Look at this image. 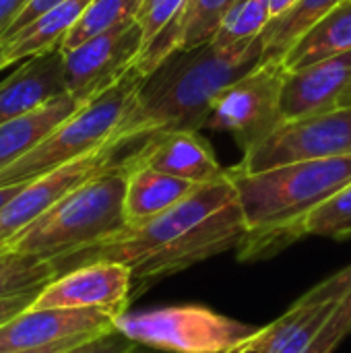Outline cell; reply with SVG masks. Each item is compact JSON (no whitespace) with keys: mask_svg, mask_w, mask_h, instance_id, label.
Wrapping results in <instances>:
<instances>
[{"mask_svg":"<svg viewBox=\"0 0 351 353\" xmlns=\"http://www.w3.org/2000/svg\"><path fill=\"white\" fill-rule=\"evenodd\" d=\"M350 85L351 52L288 72L281 91V114L285 122H292L339 108V99Z\"/></svg>","mask_w":351,"mask_h":353,"instance_id":"14","label":"cell"},{"mask_svg":"<svg viewBox=\"0 0 351 353\" xmlns=\"http://www.w3.org/2000/svg\"><path fill=\"white\" fill-rule=\"evenodd\" d=\"M122 161L128 168L147 165L194 184H209L228 176V170L221 168L199 130H174L151 137Z\"/></svg>","mask_w":351,"mask_h":353,"instance_id":"13","label":"cell"},{"mask_svg":"<svg viewBox=\"0 0 351 353\" xmlns=\"http://www.w3.org/2000/svg\"><path fill=\"white\" fill-rule=\"evenodd\" d=\"M285 74L281 58L263 60L254 70L221 91L207 116L205 128L232 134L242 155L252 151L285 124L281 114Z\"/></svg>","mask_w":351,"mask_h":353,"instance_id":"7","label":"cell"},{"mask_svg":"<svg viewBox=\"0 0 351 353\" xmlns=\"http://www.w3.org/2000/svg\"><path fill=\"white\" fill-rule=\"evenodd\" d=\"M259 337L252 339V341H248V343H244L242 347H238V350H234V352L230 353H261V350H259Z\"/></svg>","mask_w":351,"mask_h":353,"instance_id":"35","label":"cell"},{"mask_svg":"<svg viewBox=\"0 0 351 353\" xmlns=\"http://www.w3.org/2000/svg\"><path fill=\"white\" fill-rule=\"evenodd\" d=\"M143 29L137 21L95 35L72 50H62L64 83L81 105L114 87L141 58Z\"/></svg>","mask_w":351,"mask_h":353,"instance_id":"9","label":"cell"},{"mask_svg":"<svg viewBox=\"0 0 351 353\" xmlns=\"http://www.w3.org/2000/svg\"><path fill=\"white\" fill-rule=\"evenodd\" d=\"M351 155V105L281 124L267 141L242 155V172H261L275 165Z\"/></svg>","mask_w":351,"mask_h":353,"instance_id":"8","label":"cell"},{"mask_svg":"<svg viewBox=\"0 0 351 353\" xmlns=\"http://www.w3.org/2000/svg\"><path fill=\"white\" fill-rule=\"evenodd\" d=\"M306 236L351 240V184L310 213L304 223Z\"/></svg>","mask_w":351,"mask_h":353,"instance_id":"26","label":"cell"},{"mask_svg":"<svg viewBox=\"0 0 351 353\" xmlns=\"http://www.w3.org/2000/svg\"><path fill=\"white\" fill-rule=\"evenodd\" d=\"M345 0H298L285 14L269 21L263 31V60L283 58V54L323 17Z\"/></svg>","mask_w":351,"mask_h":353,"instance_id":"22","label":"cell"},{"mask_svg":"<svg viewBox=\"0 0 351 353\" xmlns=\"http://www.w3.org/2000/svg\"><path fill=\"white\" fill-rule=\"evenodd\" d=\"M197 186L199 184L194 182L157 172L147 165L128 168L124 194L126 225H139L170 211L180 201H184Z\"/></svg>","mask_w":351,"mask_h":353,"instance_id":"17","label":"cell"},{"mask_svg":"<svg viewBox=\"0 0 351 353\" xmlns=\"http://www.w3.org/2000/svg\"><path fill=\"white\" fill-rule=\"evenodd\" d=\"M271 21L267 0H238L223 17L211 43L219 50H232L259 39Z\"/></svg>","mask_w":351,"mask_h":353,"instance_id":"24","label":"cell"},{"mask_svg":"<svg viewBox=\"0 0 351 353\" xmlns=\"http://www.w3.org/2000/svg\"><path fill=\"white\" fill-rule=\"evenodd\" d=\"M52 279H56L52 261H41L37 256L0 248V298L39 292Z\"/></svg>","mask_w":351,"mask_h":353,"instance_id":"25","label":"cell"},{"mask_svg":"<svg viewBox=\"0 0 351 353\" xmlns=\"http://www.w3.org/2000/svg\"><path fill=\"white\" fill-rule=\"evenodd\" d=\"M21 188H23V184H14V186H4V188H0V211H2V207H4Z\"/></svg>","mask_w":351,"mask_h":353,"instance_id":"34","label":"cell"},{"mask_svg":"<svg viewBox=\"0 0 351 353\" xmlns=\"http://www.w3.org/2000/svg\"><path fill=\"white\" fill-rule=\"evenodd\" d=\"M343 105H351V85L345 89V93L339 99V108H343Z\"/></svg>","mask_w":351,"mask_h":353,"instance_id":"37","label":"cell"},{"mask_svg":"<svg viewBox=\"0 0 351 353\" xmlns=\"http://www.w3.org/2000/svg\"><path fill=\"white\" fill-rule=\"evenodd\" d=\"M126 180L124 161L103 170L17 232L2 248L56 261L108 240L126 228Z\"/></svg>","mask_w":351,"mask_h":353,"instance_id":"4","label":"cell"},{"mask_svg":"<svg viewBox=\"0 0 351 353\" xmlns=\"http://www.w3.org/2000/svg\"><path fill=\"white\" fill-rule=\"evenodd\" d=\"M124 157L126 153L122 147L108 145L56 170H50L33 178L31 182H25L23 188L0 211V248L17 232H21L25 225L43 215L50 207H54L74 188L95 178L103 170L120 163Z\"/></svg>","mask_w":351,"mask_h":353,"instance_id":"10","label":"cell"},{"mask_svg":"<svg viewBox=\"0 0 351 353\" xmlns=\"http://www.w3.org/2000/svg\"><path fill=\"white\" fill-rule=\"evenodd\" d=\"M267 2H269L271 21L277 19V17H281V14H285L288 10H292L298 4V0H267Z\"/></svg>","mask_w":351,"mask_h":353,"instance_id":"33","label":"cell"},{"mask_svg":"<svg viewBox=\"0 0 351 353\" xmlns=\"http://www.w3.org/2000/svg\"><path fill=\"white\" fill-rule=\"evenodd\" d=\"M246 223L238 192L223 180L199 184L170 211L126 225L108 240L52 261L56 277L95 261L122 263L132 273V300L166 277L182 273L211 256L240 248Z\"/></svg>","mask_w":351,"mask_h":353,"instance_id":"1","label":"cell"},{"mask_svg":"<svg viewBox=\"0 0 351 353\" xmlns=\"http://www.w3.org/2000/svg\"><path fill=\"white\" fill-rule=\"evenodd\" d=\"M101 335V333H99ZM95 337V335H91ZM91 337H72V339H64V341H58V343H52V345H46V347H39V350H27V352H12V353H64L68 352L70 347L91 339Z\"/></svg>","mask_w":351,"mask_h":353,"instance_id":"32","label":"cell"},{"mask_svg":"<svg viewBox=\"0 0 351 353\" xmlns=\"http://www.w3.org/2000/svg\"><path fill=\"white\" fill-rule=\"evenodd\" d=\"M238 0H188L176 25L168 27L153 43H149L137 60L139 72L151 74L170 54L192 50L213 39L223 17Z\"/></svg>","mask_w":351,"mask_h":353,"instance_id":"16","label":"cell"},{"mask_svg":"<svg viewBox=\"0 0 351 353\" xmlns=\"http://www.w3.org/2000/svg\"><path fill=\"white\" fill-rule=\"evenodd\" d=\"M89 2L91 0H66L64 4L23 27L12 37L0 41V70L21 64L31 56L60 50L68 31L74 27Z\"/></svg>","mask_w":351,"mask_h":353,"instance_id":"18","label":"cell"},{"mask_svg":"<svg viewBox=\"0 0 351 353\" xmlns=\"http://www.w3.org/2000/svg\"><path fill=\"white\" fill-rule=\"evenodd\" d=\"M186 4L188 0H143V6L137 14V23L143 29L145 48L153 43L168 27L178 23Z\"/></svg>","mask_w":351,"mask_h":353,"instance_id":"27","label":"cell"},{"mask_svg":"<svg viewBox=\"0 0 351 353\" xmlns=\"http://www.w3.org/2000/svg\"><path fill=\"white\" fill-rule=\"evenodd\" d=\"M134 345H137L134 341H130L128 337H124L122 333L114 329V331L95 335L64 353H130L134 350Z\"/></svg>","mask_w":351,"mask_h":353,"instance_id":"28","label":"cell"},{"mask_svg":"<svg viewBox=\"0 0 351 353\" xmlns=\"http://www.w3.org/2000/svg\"><path fill=\"white\" fill-rule=\"evenodd\" d=\"M62 93H66L62 50L31 56L0 81V124L35 112Z\"/></svg>","mask_w":351,"mask_h":353,"instance_id":"15","label":"cell"},{"mask_svg":"<svg viewBox=\"0 0 351 353\" xmlns=\"http://www.w3.org/2000/svg\"><path fill=\"white\" fill-rule=\"evenodd\" d=\"M130 353H172V352H161V350H153V347H145V345H134V350Z\"/></svg>","mask_w":351,"mask_h":353,"instance_id":"36","label":"cell"},{"mask_svg":"<svg viewBox=\"0 0 351 353\" xmlns=\"http://www.w3.org/2000/svg\"><path fill=\"white\" fill-rule=\"evenodd\" d=\"M132 302V273L114 261H95L52 279L31 308L101 310L118 319Z\"/></svg>","mask_w":351,"mask_h":353,"instance_id":"11","label":"cell"},{"mask_svg":"<svg viewBox=\"0 0 351 353\" xmlns=\"http://www.w3.org/2000/svg\"><path fill=\"white\" fill-rule=\"evenodd\" d=\"M25 4H27V0H0V37L14 23V19L19 17V12L23 10Z\"/></svg>","mask_w":351,"mask_h":353,"instance_id":"31","label":"cell"},{"mask_svg":"<svg viewBox=\"0 0 351 353\" xmlns=\"http://www.w3.org/2000/svg\"><path fill=\"white\" fill-rule=\"evenodd\" d=\"M114 327L139 345L172 353H230L265 331V327L217 314L205 306L124 312Z\"/></svg>","mask_w":351,"mask_h":353,"instance_id":"6","label":"cell"},{"mask_svg":"<svg viewBox=\"0 0 351 353\" xmlns=\"http://www.w3.org/2000/svg\"><path fill=\"white\" fill-rule=\"evenodd\" d=\"M143 81L145 74L132 66L114 87L83 103L29 153L0 172V188L31 182L50 170L112 145V139L134 103Z\"/></svg>","mask_w":351,"mask_h":353,"instance_id":"5","label":"cell"},{"mask_svg":"<svg viewBox=\"0 0 351 353\" xmlns=\"http://www.w3.org/2000/svg\"><path fill=\"white\" fill-rule=\"evenodd\" d=\"M228 176L246 223L238 259L259 261L304 238L310 213L351 184V155L292 161L261 172L234 165Z\"/></svg>","mask_w":351,"mask_h":353,"instance_id":"3","label":"cell"},{"mask_svg":"<svg viewBox=\"0 0 351 353\" xmlns=\"http://www.w3.org/2000/svg\"><path fill=\"white\" fill-rule=\"evenodd\" d=\"M339 302L341 300L310 302L300 298L283 316L265 325L259 337L261 353H308Z\"/></svg>","mask_w":351,"mask_h":353,"instance_id":"19","label":"cell"},{"mask_svg":"<svg viewBox=\"0 0 351 353\" xmlns=\"http://www.w3.org/2000/svg\"><path fill=\"white\" fill-rule=\"evenodd\" d=\"M114 316L101 310L27 308L0 327V353L39 350L72 337L114 331Z\"/></svg>","mask_w":351,"mask_h":353,"instance_id":"12","label":"cell"},{"mask_svg":"<svg viewBox=\"0 0 351 353\" xmlns=\"http://www.w3.org/2000/svg\"><path fill=\"white\" fill-rule=\"evenodd\" d=\"M261 62L263 37L232 50H219L209 41L170 54L145 77L112 145L126 149L174 130H203L221 91Z\"/></svg>","mask_w":351,"mask_h":353,"instance_id":"2","label":"cell"},{"mask_svg":"<svg viewBox=\"0 0 351 353\" xmlns=\"http://www.w3.org/2000/svg\"><path fill=\"white\" fill-rule=\"evenodd\" d=\"M345 271H348V275L351 277V265H350V267H345Z\"/></svg>","mask_w":351,"mask_h":353,"instance_id":"38","label":"cell"},{"mask_svg":"<svg viewBox=\"0 0 351 353\" xmlns=\"http://www.w3.org/2000/svg\"><path fill=\"white\" fill-rule=\"evenodd\" d=\"M348 52H351V0L341 2L327 17L314 23L281 60L283 68L294 72Z\"/></svg>","mask_w":351,"mask_h":353,"instance_id":"21","label":"cell"},{"mask_svg":"<svg viewBox=\"0 0 351 353\" xmlns=\"http://www.w3.org/2000/svg\"><path fill=\"white\" fill-rule=\"evenodd\" d=\"M79 108L81 103L70 93H62L39 110L0 124V172L19 161L25 153H29L39 141H43L62 120H66Z\"/></svg>","mask_w":351,"mask_h":353,"instance_id":"20","label":"cell"},{"mask_svg":"<svg viewBox=\"0 0 351 353\" xmlns=\"http://www.w3.org/2000/svg\"><path fill=\"white\" fill-rule=\"evenodd\" d=\"M143 0H91L74 27L68 31L60 50H72L79 43L137 21Z\"/></svg>","mask_w":351,"mask_h":353,"instance_id":"23","label":"cell"},{"mask_svg":"<svg viewBox=\"0 0 351 353\" xmlns=\"http://www.w3.org/2000/svg\"><path fill=\"white\" fill-rule=\"evenodd\" d=\"M66 0H27V4L23 6V10L19 12V17L14 19V23L8 27V31L0 37V41H4V39H8V37H12L14 33H19L23 27H27L29 23H33L35 19H39V17H43L46 12H50V10H54L56 6H60V4H64Z\"/></svg>","mask_w":351,"mask_h":353,"instance_id":"29","label":"cell"},{"mask_svg":"<svg viewBox=\"0 0 351 353\" xmlns=\"http://www.w3.org/2000/svg\"><path fill=\"white\" fill-rule=\"evenodd\" d=\"M39 292H25V294H14V296L0 298V327L4 323H8L12 316H17L19 312L27 310L35 302V298H37Z\"/></svg>","mask_w":351,"mask_h":353,"instance_id":"30","label":"cell"}]
</instances>
